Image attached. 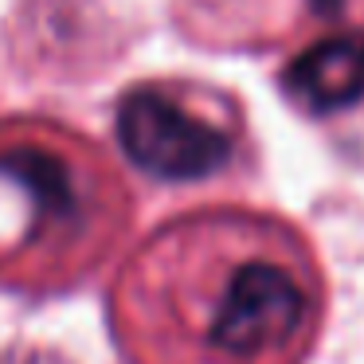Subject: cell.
Segmentation results:
<instances>
[{
	"label": "cell",
	"mask_w": 364,
	"mask_h": 364,
	"mask_svg": "<svg viewBox=\"0 0 364 364\" xmlns=\"http://www.w3.org/2000/svg\"><path fill=\"white\" fill-rule=\"evenodd\" d=\"M309 321V294L290 267L270 259L235 262L204 321V345L228 360L286 353Z\"/></svg>",
	"instance_id": "1"
},
{
	"label": "cell",
	"mask_w": 364,
	"mask_h": 364,
	"mask_svg": "<svg viewBox=\"0 0 364 364\" xmlns=\"http://www.w3.org/2000/svg\"><path fill=\"white\" fill-rule=\"evenodd\" d=\"M118 145L141 173L157 181H200L228 165L231 137L188 114L165 90H129L118 102Z\"/></svg>",
	"instance_id": "2"
},
{
	"label": "cell",
	"mask_w": 364,
	"mask_h": 364,
	"mask_svg": "<svg viewBox=\"0 0 364 364\" xmlns=\"http://www.w3.org/2000/svg\"><path fill=\"white\" fill-rule=\"evenodd\" d=\"M309 110H345L364 98V40H325L301 51L286 71Z\"/></svg>",
	"instance_id": "3"
},
{
	"label": "cell",
	"mask_w": 364,
	"mask_h": 364,
	"mask_svg": "<svg viewBox=\"0 0 364 364\" xmlns=\"http://www.w3.org/2000/svg\"><path fill=\"white\" fill-rule=\"evenodd\" d=\"M0 176H9L28 204L43 215V220H75L79 215V184L67 161L48 153L43 145H12L0 153Z\"/></svg>",
	"instance_id": "4"
},
{
	"label": "cell",
	"mask_w": 364,
	"mask_h": 364,
	"mask_svg": "<svg viewBox=\"0 0 364 364\" xmlns=\"http://www.w3.org/2000/svg\"><path fill=\"white\" fill-rule=\"evenodd\" d=\"M314 4H317V9H329V12H333V9L341 4V0H314Z\"/></svg>",
	"instance_id": "5"
}]
</instances>
